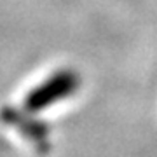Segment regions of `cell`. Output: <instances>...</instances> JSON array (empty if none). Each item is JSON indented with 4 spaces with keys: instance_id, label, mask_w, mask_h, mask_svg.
Returning <instances> with one entry per match:
<instances>
[{
    "instance_id": "1",
    "label": "cell",
    "mask_w": 157,
    "mask_h": 157,
    "mask_svg": "<svg viewBox=\"0 0 157 157\" xmlns=\"http://www.w3.org/2000/svg\"><path fill=\"white\" fill-rule=\"evenodd\" d=\"M78 87H80V75L72 68H61L30 91L25 98L23 107L30 112L39 113L73 96Z\"/></svg>"
},
{
    "instance_id": "2",
    "label": "cell",
    "mask_w": 157,
    "mask_h": 157,
    "mask_svg": "<svg viewBox=\"0 0 157 157\" xmlns=\"http://www.w3.org/2000/svg\"><path fill=\"white\" fill-rule=\"evenodd\" d=\"M0 119L7 124L14 128L25 140L32 143V145L40 152H45L49 148V128L47 124L42 122L40 119L35 117L33 112H30L23 107L19 108H12L6 107L0 110Z\"/></svg>"
}]
</instances>
